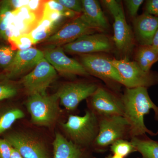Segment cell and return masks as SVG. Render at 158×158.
<instances>
[{
	"instance_id": "cell-1",
	"label": "cell",
	"mask_w": 158,
	"mask_h": 158,
	"mask_svg": "<svg viewBox=\"0 0 158 158\" xmlns=\"http://www.w3.org/2000/svg\"><path fill=\"white\" fill-rule=\"evenodd\" d=\"M147 89L144 87L126 88L122 96L123 117L129 124L131 139L146 135V134L152 136L158 134L148 129L144 123V116L149 114L151 110H153L155 118L158 121V106L152 100Z\"/></svg>"
},
{
	"instance_id": "cell-2",
	"label": "cell",
	"mask_w": 158,
	"mask_h": 158,
	"mask_svg": "<svg viewBox=\"0 0 158 158\" xmlns=\"http://www.w3.org/2000/svg\"><path fill=\"white\" fill-rule=\"evenodd\" d=\"M61 126L68 140L82 148H91L98 133V118L90 110L83 116L71 115Z\"/></svg>"
},
{
	"instance_id": "cell-3",
	"label": "cell",
	"mask_w": 158,
	"mask_h": 158,
	"mask_svg": "<svg viewBox=\"0 0 158 158\" xmlns=\"http://www.w3.org/2000/svg\"><path fill=\"white\" fill-rule=\"evenodd\" d=\"M98 118V133L91 146L92 150L104 152L118 140H131L129 124L123 116Z\"/></svg>"
},
{
	"instance_id": "cell-4",
	"label": "cell",
	"mask_w": 158,
	"mask_h": 158,
	"mask_svg": "<svg viewBox=\"0 0 158 158\" xmlns=\"http://www.w3.org/2000/svg\"><path fill=\"white\" fill-rule=\"evenodd\" d=\"M59 98L57 93L52 95L35 94L29 96L26 107L32 122L39 126L49 127L59 117Z\"/></svg>"
},
{
	"instance_id": "cell-5",
	"label": "cell",
	"mask_w": 158,
	"mask_h": 158,
	"mask_svg": "<svg viewBox=\"0 0 158 158\" xmlns=\"http://www.w3.org/2000/svg\"><path fill=\"white\" fill-rule=\"evenodd\" d=\"M111 62L121 76L126 88H148L158 84V73L150 71L145 72L135 61L127 59H111Z\"/></svg>"
},
{
	"instance_id": "cell-6",
	"label": "cell",
	"mask_w": 158,
	"mask_h": 158,
	"mask_svg": "<svg viewBox=\"0 0 158 158\" xmlns=\"http://www.w3.org/2000/svg\"><path fill=\"white\" fill-rule=\"evenodd\" d=\"M57 71L44 58L22 81L29 96L46 94V90L57 77Z\"/></svg>"
},
{
	"instance_id": "cell-7",
	"label": "cell",
	"mask_w": 158,
	"mask_h": 158,
	"mask_svg": "<svg viewBox=\"0 0 158 158\" xmlns=\"http://www.w3.org/2000/svg\"><path fill=\"white\" fill-rule=\"evenodd\" d=\"M90 110L98 117L123 116L124 105L119 97L102 86H99L90 97Z\"/></svg>"
},
{
	"instance_id": "cell-8",
	"label": "cell",
	"mask_w": 158,
	"mask_h": 158,
	"mask_svg": "<svg viewBox=\"0 0 158 158\" xmlns=\"http://www.w3.org/2000/svg\"><path fill=\"white\" fill-rule=\"evenodd\" d=\"M111 59L96 54H84L81 57V64L90 75L103 80L106 83L123 85V80Z\"/></svg>"
},
{
	"instance_id": "cell-9",
	"label": "cell",
	"mask_w": 158,
	"mask_h": 158,
	"mask_svg": "<svg viewBox=\"0 0 158 158\" xmlns=\"http://www.w3.org/2000/svg\"><path fill=\"white\" fill-rule=\"evenodd\" d=\"M114 18L113 40L116 48L121 53L128 55L135 46L134 36L126 20L121 4L112 6L109 10Z\"/></svg>"
},
{
	"instance_id": "cell-10",
	"label": "cell",
	"mask_w": 158,
	"mask_h": 158,
	"mask_svg": "<svg viewBox=\"0 0 158 158\" xmlns=\"http://www.w3.org/2000/svg\"><path fill=\"white\" fill-rule=\"evenodd\" d=\"M98 87L92 82H69L62 85L56 93L62 106L68 111H73L81 102L90 98Z\"/></svg>"
},
{
	"instance_id": "cell-11",
	"label": "cell",
	"mask_w": 158,
	"mask_h": 158,
	"mask_svg": "<svg viewBox=\"0 0 158 158\" xmlns=\"http://www.w3.org/2000/svg\"><path fill=\"white\" fill-rule=\"evenodd\" d=\"M5 139L23 158H49L44 144L31 134L13 132L7 135Z\"/></svg>"
},
{
	"instance_id": "cell-12",
	"label": "cell",
	"mask_w": 158,
	"mask_h": 158,
	"mask_svg": "<svg viewBox=\"0 0 158 158\" xmlns=\"http://www.w3.org/2000/svg\"><path fill=\"white\" fill-rule=\"evenodd\" d=\"M96 31L80 15L56 31L44 42L51 47H60L73 42L83 35L94 34Z\"/></svg>"
},
{
	"instance_id": "cell-13",
	"label": "cell",
	"mask_w": 158,
	"mask_h": 158,
	"mask_svg": "<svg viewBox=\"0 0 158 158\" xmlns=\"http://www.w3.org/2000/svg\"><path fill=\"white\" fill-rule=\"evenodd\" d=\"M44 59L63 76L90 75L81 63L67 56L61 47H52L43 51Z\"/></svg>"
},
{
	"instance_id": "cell-14",
	"label": "cell",
	"mask_w": 158,
	"mask_h": 158,
	"mask_svg": "<svg viewBox=\"0 0 158 158\" xmlns=\"http://www.w3.org/2000/svg\"><path fill=\"white\" fill-rule=\"evenodd\" d=\"M63 50L70 54H93L99 52H110L112 45L107 36L102 33L86 34L73 42L63 46Z\"/></svg>"
},
{
	"instance_id": "cell-15",
	"label": "cell",
	"mask_w": 158,
	"mask_h": 158,
	"mask_svg": "<svg viewBox=\"0 0 158 158\" xmlns=\"http://www.w3.org/2000/svg\"><path fill=\"white\" fill-rule=\"evenodd\" d=\"M44 58L43 51L34 48L18 50L11 64L4 69V76L9 79L17 77L34 69Z\"/></svg>"
},
{
	"instance_id": "cell-16",
	"label": "cell",
	"mask_w": 158,
	"mask_h": 158,
	"mask_svg": "<svg viewBox=\"0 0 158 158\" xmlns=\"http://www.w3.org/2000/svg\"><path fill=\"white\" fill-rule=\"evenodd\" d=\"M133 24L135 37L140 45H151L158 30V17L145 12L135 18Z\"/></svg>"
},
{
	"instance_id": "cell-17",
	"label": "cell",
	"mask_w": 158,
	"mask_h": 158,
	"mask_svg": "<svg viewBox=\"0 0 158 158\" xmlns=\"http://www.w3.org/2000/svg\"><path fill=\"white\" fill-rule=\"evenodd\" d=\"M83 10L81 18L92 28L98 32H104L109 28V24L96 0H82Z\"/></svg>"
},
{
	"instance_id": "cell-18",
	"label": "cell",
	"mask_w": 158,
	"mask_h": 158,
	"mask_svg": "<svg viewBox=\"0 0 158 158\" xmlns=\"http://www.w3.org/2000/svg\"><path fill=\"white\" fill-rule=\"evenodd\" d=\"M53 158H89L88 149L78 146L60 133L53 142Z\"/></svg>"
},
{
	"instance_id": "cell-19",
	"label": "cell",
	"mask_w": 158,
	"mask_h": 158,
	"mask_svg": "<svg viewBox=\"0 0 158 158\" xmlns=\"http://www.w3.org/2000/svg\"><path fill=\"white\" fill-rule=\"evenodd\" d=\"M61 23H56L41 18L37 25L29 33L34 44L44 41L56 32Z\"/></svg>"
},
{
	"instance_id": "cell-20",
	"label": "cell",
	"mask_w": 158,
	"mask_h": 158,
	"mask_svg": "<svg viewBox=\"0 0 158 158\" xmlns=\"http://www.w3.org/2000/svg\"><path fill=\"white\" fill-rule=\"evenodd\" d=\"M130 141L136 152L141 154V157L137 158H158V141L152 140L147 135L132 138Z\"/></svg>"
},
{
	"instance_id": "cell-21",
	"label": "cell",
	"mask_w": 158,
	"mask_h": 158,
	"mask_svg": "<svg viewBox=\"0 0 158 158\" xmlns=\"http://www.w3.org/2000/svg\"><path fill=\"white\" fill-rule=\"evenodd\" d=\"M135 60L143 70L150 71L158 61V52L152 45H140L136 51Z\"/></svg>"
},
{
	"instance_id": "cell-22",
	"label": "cell",
	"mask_w": 158,
	"mask_h": 158,
	"mask_svg": "<svg viewBox=\"0 0 158 158\" xmlns=\"http://www.w3.org/2000/svg\"><path fill=\"white\" fill-rule=\"evenodd\" d=\"M24 116L22 110L16 107L0 108V135L10 128L17 120Z\"/></svg>"
},
{
	"instance_id": "cell-23",
	"label": "cell",
	"mask_w": 158,
	"mask_h": 158,
	"mask_svg": "<svg viewBox=\"0 0 158 158\" xmlns=\"http://www.w3.org/2000/svg\"><path fill=\"white\" fill-rule=\"evenodd\" d=\"M14 10L10 1H4L0 3V37L6 41L11 37L9 19Z\"/></svg>"
},
{
	"instance_id": "cell-24",
	"label": "cell",
	"mask_w": 158,
	"mask_h": 158,
	"mask_svg": "<svg viewBox=\"0 0 158 158\" xmlns=\"http://www.w3.org/2000/svg\"><path fill=\"white\" fill-rule=\"evenodd\" d=\"M113 154L123 158L127 157L132 153L136 152L135 148L131 141L120 140L116 141L110 146Z\"/></svg>"
},
{
	"instance_id": "cell-25",
	"label": "cell",
	"mask_w": 158,
	"mask_h": 158,
	"mask_svg": "<svg viewBox=\"0 0 158 158\" xmlns=\"http://www.w3.org/2000/svg\"><path fill=\"white\" fill-rule=\"evenodd\" d=\"M17 52L8 45H0V67L6 69L13 61Z\"/></svg>"
},
{
	"instance_id": "cell-26",
	"label": "cell",
	"mask_w": 158,
	"mask_h": 158,
	"mask_svg": "<svg viewBox=\"0 0 158 158\" xmlns=\"http://www.w3.org/2000/svg\"><path fill=\"white\" fill-rule=\"evenodd\" d=\"M44 6L49 9L54 10L61 16L66 18L75 19L79 14L69 10L65 6L58 3L56 0H51L44 3Z\"/></svg>"
},
{
	"instance_id": "cell-27",
	"label": "cell",
	"mask_w": 158,
	"mask_h": 158,
	"mask_svg": "<svg viewBox=\"0 0 158 158\" xmlns=\"http://www.w3.org/2000/svg\"><path fill=\"white\" fill-rule=\"evenodd\" d=\"M16 44L19 50L31 48L33 44V40L29 33L21 34L10 38Z\"/></svg>"
},
{
	"instance_id": "cell-28",
	"label": "cell",
	"mask_w": 158,
	"mask_h": 158,
	"mask_svg": "<svg viewBox=\"0 0 158 158\" xmlns=\"http://www.w3.org/2000/svg\"><path fill=\"white\" fill-rule=\"evenodd\" d=\"M17 89L14 85L0 82V101L13 97L17 94Z\"/></svg>"
},
{
	"instance_id": "cell-29",
	"label": "cell",
	"mask_w": 158,
	"mask_h": 158,
	"mask_svg": "<svg viewBox=\"0 0 158 158\" xmlns=\"http://www.w3.org/2000/svg\"><path fill=\"white\" fill-rule=\"evenodd\" d=\"M58 3L71 11L81 14L83 7L82 1L80 0H56Z\"/></svg>"
},
{
	"instance_id": "cell-30",
	"label": "cell",
	"mask_w": 158,
	"mask_h": 158,
	"mask_svg": "<svg viewBox=\"0 0 158 158\" xmlns=\"http://www.w3.org/2000/svg\"><path fill=\"white\" fill-rule=\"evenodd\" d=\"M129 14L131 17L135 18L140 6L144 2L143 0H126L124 1Z\"/></svg>"
},
{
	"instance_id": "cell-31",
	"label": "cell",
	"mask_w": 158,
	"mask_h": 158,
	"mask_svg": "<svg viewBox=\"0 0 158 158\" xmlns=\"http://www.w3.org/2000/svg\"><path fill=\"white\" fill-rule=\"evenodd\" d=\"M12 148L6 139L0 138V158H11Z\"/></svg>"
},
{
	"instance_id": "cell-32",
	"label": "cell",
	"mask_w": 158,
	"mask_h": 158,
	"mask_svg": "<svg viewBox=\"0 0 158 158\" xmlns=\"http://www.w3.org/2000/svg\"><path fill=\"white\" fill-rule=\"evenodd\" d=\"M145 12L158 16V0H148L145 6Z\"/></svg>"
},
{
	"instance_id": "cell-33",
	"label": "cell",
	"mask_w": 158,
	"mask_h": 158,
	"mask_svg": "<svg viewBox=\"0 0 158 158\" xmlns=\"http://www.w3.org/2000/svg\"><path fill=\"white\" fill-rule=\"evenodd\" d=\"M152 46L153 48L155 49L158 52V30L156 32L155 35L153 39Z\"/></svg>"
},
{
	"instance_id": "cell-34",
	"label": "cell",
	"mask_w": 158,
	"mask_h": 158,
	"mask_svg": "<svg viewBox=\"0 0 158 158\" xmlns=\"http://www.w3.org/2000/svg\"><path fill=\"white\" fill-rule=\"evenodd\" d=\"M11 158H23L15 148L12 147L11 149Z\"/></svg>"
},
{
	"instance_id": "cell-35",
	"label": "cell",
	"mask_w": 158,
	"mask_h": 158,
	"mask_svg": "<svg viewBox=\"0 0 158 158\" xmlns=\"http://www.w3.org/2000/svg\"><path fill=\"white\" fill-rule=\"evenodd\" d=\"M104 158H123L122 157H120L118 156H117L113 154H110L109 155L106 156Z\"/></svg>"
},
{
	"instance_id": "cell-36",
	"label": "cell",
	"mask_w": 158,
	"mask_h": 158,
	"mask_svg": "<svg viewBox=\"0 0 158 158\" xmlns=\"http://www.w3.org/2000/svg\"></svg>"
}]
</instances>
